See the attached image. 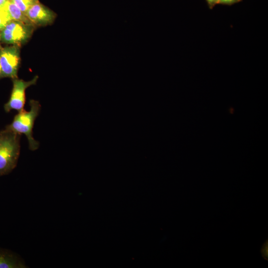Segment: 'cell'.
Listing matches in <instances>:
<instances>
[{"label":"cell","instance_id":"obj_7","mask_svg":"<svg viewBox=\"0 0 268 268\" xmlns=\"http://www.w3.org/2000/svg\"><path fill=\"white\" fill-rule=\"evenodd\" d=\"M23 260L17 255L7 250L0 249V268H26Z\"/></svg>","mask_w":268,"mask_h":268},{"label":"cell","instance_id":"obj_1","mask_svg":"<svg viewBox=\"0 0 268 268\" xmlns=\"http://www.w3.org/2000/svg\"><path fill=\"white\" fill-rule=\"evenodd\" d=\"M20 134L5 128L0 131V177L16 166L20 154Z\"/></svg>","mask_w":268,"mask_h":268},{"label":"cell","instance_id":"obj_4","mask_svg":"<svg viewBox=\"0 0 268 268\" xmlns=\"http://www.w3.org/2000/svg\"><path fill=\"white\" fill-rule=\"evenodd\" d=\"M29 26L11 20L1 30V40L5 43L19 45L29 37Z\"/></svg>","mask_w":268,"mask_h":268},{"label":"cell","instance_id":"obj_14","mask_svg":"<svg viewBox=\"0 0 268 268\" xmlns=\"http://www.w3.org/2000/svg\"><path fill=\"white\" fill-rule=\"evenodd\" d=\"M207 0L210 4H212L214 2H217V1H218V0Z\"/></svg>","mask_w":268,"mask_h":268},{"label":"cell","instance_id":"obj_5","mask_svg":"<svg viewBox=\"0 0 268 268\" xmlns=\"http://www.w3.org/2000/svg\"><path fill=\"white\" fill-rule=\"evenodd\" d=\"M19 63V51L16 46L1 49L0 65L1 75L13 79L16 78Z\"/></svg>","mask_w":268,"mask_h":268},{"label":"cell","instance_id":"obj_10","mask_svg":"<svg viewBox=\"0 0 268 268\" xmlns=\"http://www.w3.org/2000/svg\"><path fill=\"white\" fill-rule=\"evenodd\" d=\"M11 20L4 5L3 7L0 8V30H2L6 24Z\"/></svg>","mask_w":268,"mask_h":268},{"label":"cell","instance_id":"obj_9","mask_svg":"<svg viewBox=\"0 0 268 268\" xmlns=\"http://www.w3.org/2000/svg\"><path fill=\"white\" fill-rule=\"evenodd\" d=\"M21 11L26 14L29 8L38 0H10Z\"/></svg>","mask_w":268,"mask_h":268},{"label":"cell","instance_id":"obj_8","mask_svg":"<svg viewBox=\"0 0 268 268\" xmlns=\"http://www.w3.org/2000/svg\"><path fill=\"white\" fill-rule=\"evenodd\" d=\"M5 5L12 20L28 25L32 24L26 14L21 11L10 0H8Z\"/></svg>","mask_w":268,"mask_h":268},{"label":"cell","instance_id":"obj_16","mask_svg":"<svg viewBox=\"0 0 268 268\" xmlns=\"http://www.w3.org/2000/svg\"><path fill=\"white\" fill-rule=\"evenodd\" d=\"M0 74H1V67H0Z\"/></svg>","mask_w":268,"mask_h":268},{"label":"cell","instance_id":"obj_15","mask_svg":"<svg viewBox=\"0 0 268 268\" xmlns=\"http://www.w3.org/2000/svg\"><path fill=\"white\" fill-rule=\"evenodd\" d=\"M1 30H0V40L1 39ZM0 49H1L0 45Z\"/></svg>","mask_w":268,"mask_h":268},{"label":"cell","instance_id":"obj_6","mask_svg":"<svg viewBox=\"0 0 268 268\" xmlns=\"http://www.w3.org/2000/svg\"><path fill=\"white\" fill-rule=\"evenodd\" d=\"M25 14L32 24L37 25L49 24L55 17L52 11L38 1L33 4Z\"/></svg>","mask_w":268,"mask_h":268},{"label":"cell","instance_id":"obj_12","mask_svg":"<svg viewBox=\"0 0 268 268\" xmlns=\"http://www.w3.org/2000/svg\"><path fill=\"white\" fill-rule=\"evenodd\" d=\"M234 0H218L217 3H228L233 1Z\"/></svg>","mask_w":268,"mask_h":268},{"label":"cell","instance_id":"obj_2","mask_svg":"<svg viewBox=\"0 0 268 268\" xmlns=\"http://www.w3.org/2000/svg\"><path fill=\"white\" fill-rule=\"evenodd\" d=\"M29 111L23 109L18 112L14 116L12 123L6 126V128L19 134H24L28 139L29 149L35 150L39 148V143L34 138L32 131L41 106L38 101L34 100L29 101Z\"/></svg>","mask_w":268,"mask_h":268},{"label":"cell","instance_id":"obj_3","mask_svg":"<svg viewBox=\"0 0 268 268\" xmlns=\"http://www.w3.org/2000/svg\"><path fill=\"white\" fill-rule=\"evenodd\" d=\"M37 79V76L28 81L18 79L17 78H14L9 99L4 106V110L8 112L12 110L18 112L23 110L26 99V89L30 86L34 84Z\"/></svg>","mask_w":268,"mask_h":268},{"label":"cell","instance_id":"obj_13","mask_svg":"<svg viewBox=\"0 0 268 268\" xmlns=\"http://www.w3.org/2000/svg\"><path fill=\"white\" fill-rule=\"evenodd\" d=\"M8 0H0V8L3 7Z\"/></svg>","mask_w":268,"mask_h":268},{"label":"cell","instance_id":"obj_11","mask_svg":"<svg viewBox=\"0 0 268 268\" xmlns=\"http://www.w3.org/2000/svg\"><path fill=\"white\" fill-rule=\"evenodd\" d=\"M261 253L262 254V256L265 260L268 261V239L263 244L261 249Z\"/></svg>","mask_w":268,"mask_h":268}]
</instances>
